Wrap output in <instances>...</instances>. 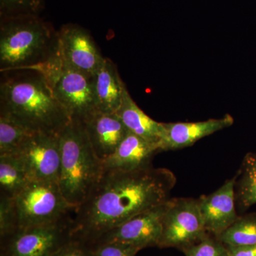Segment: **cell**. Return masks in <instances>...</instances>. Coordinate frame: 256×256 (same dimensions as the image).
Wrapping results in <instances>:
<instances>
[{"mask_svg":"<svg viewBox=\"0 0 256 256\" xmlns=\"http://www.w3.org/2000/svg\"><path fill=\"white\" fill-rule=\"evenodd\" d=\"M96 256H136L139 248L118 242H104L92 246Z\"/></svg>","mask_w":256,"mask_h":256,"instance_id":"25","label":"cell"},{"mask_svg":"<svg viewBox=\"0 0 256 256\" xmlns=\"http://www.w3.org/2000/svg\"><path fill=\"white\" fill-rule=\"evenodd\" d=\"M28 182L22 163L16 154L0 156V195L14 198Z\"/></svg>","mask_w":256,"mask_h":256,"instance_id":"18","label":"cell"},{"mask_svg":"<svg viewBox=\"0 0 256 256\" xmlns=\"http://www.w3.org/2000/svg\"><path fill=\"white\" fill-rule=\"evenodd\" d=\"M236 176L227 180L216 191L198 198L206 232L218 237L238 218L236 202Z\"/></svg>","mask_w":256,"mask_h":256,"instance_id":"12","label":"cell"},{"mask_svg":"<svg viewBox=\"0 0 256 256\" xmlns=\"http://www.w3.org/2000/svg\"><path fill=\"white\" fill-rule=\"evenodd\" d=\"M34 133L13 120L0 116V156L18 154Z\"/></svg>","mask_w":256,"mask_h":256,"instance_id":"20","label":"cell"},{"mask_svg":"<svg viewBox=\"0 0 256 256\" xmlns=\"http://www.w3.org/2000/svg\"><path fill=\"white\" fill-rule=\"evenodd\" d=\"M233 124V117L228 114L222 118L200 122H163V132L158 146L160 152L182 149Z\"/></svg>","mask_w":256,"mask_h":256,"instance_id":"13","label":"cell"},{"mask_svg":"<svg viewBox=\"0 0 256 256\" xmlns=\"http://www.w3.org/2000/svg\"><path fill=\"white\" fill-rule=\"evenodd\" d=\"M116 114L129 132L158 146L163 132V122H156L146 116L133 100L126 87Z\"/></svg>","mask_w":256,"mask_h":256,"instance_id":"17","label":"cell"},{"mask_svg":"<svg viewBox=\"0 0 256 256\" xmlns=\"http://www.w3.org/2000/svg\"><path fill=\"white\" fill-rule=\"evenodd\" d=\"M52 256H96V254L90 244L72 238Z\"/></svg>","mask_w":256,"mask_h":256,"instance_id":"26","label":"cell"},{"mask_svg":"<svg viewBox=\"0 0 256 256\" xmlns=\"http://www.w3.org/2000/svg\"><path fill=\"white\" fill-rule=\"evenodd\" d=\"M82 122L96 154L102 161L114 154L129 132L116 114L96 111Z\"/></svg>","mask_w":256,"mask_h":256,"instance_id":"14","label":"cell"},{"mask_svg":"<svg viewBox=\"0 0 256 256\" xmlns=\"http://www.w3.org/2000/svg\"><path fill=\"white\" fill-rule=\"evenodd\" d=\"M159 146L137 134L128 132L112 156L102 161L104 170L132 171L152 166Z\"/></svg>","mask_w":256,"mask_h":256,"instance_id":"15","label":"cell"},{"mask_svg":"<svg viewBox=\"0 0 256 256\" xmlns=\"http://www.w3.org/2000/svg\"><path fill=\"white\" fill-rule=\"evenodd\" d=\"M58 185L64 198L78 208L90 194L104 172L102 161L92 146L84 122L70 120L60 133Z\"/></svg>","mask_w":256,"mask_h":256,"instance_id":"4","label":"cell"},{"mask_svg":"<svg viewBox=\"0 0 256 256\" xmlns=\"http://www.w3.org/2000/svg\"><path fill=\"white\" fill-rule=\"evenodd\" d=\"M44 0H0V18L40 15Z\"/></svg>","mask_w":256,"mask_h":256,"instance_id":"22","label":"cell"},{"mask_svg":"<svg viewBox=\"0 0 256 256\" xmlns=\"http://www.w3.org/2000/svg\"><path fill=\"white\" fill-rule=\"evenodd\" d=\"M57 99L72 120L84 122L97 110L95 75H88L68 68L62 60L42 70Z\"/></svg>","mask_w":256,"mask_h":256,"instance_id":"6","label":"cell"},{"mask_svg":"<svg viewBox=\"0 0 256 256\" xmlns=\"http://www.w3.org/2000/svg\"><path fill=\"white\" fill-rule=\"evenodd\" d=\"M58 136L34 133L16 154L30 181L58 182L60 168Z\"/></svg>","mask_w":256,"mask_h":256,"instance_id":"9","label":"cell"},{"mask_svg":"<svg viewBox=\"0 0 256 256\" xmlns=\"http://www.w3.org/2000/svg\"><path fill=\"white\" fill-rule=\"evenodd\" d=\"M236 202L242 210L256 204V153H248L244 158L236 175Z\"/></svg>","mask_w":256,"mask_h":256,"instance_id":"19","label":"cell"},{"mask_svg":"<svg viewBox=\"0 0 256 256\" xmlns=\"http://www.w3.org/2000/svg\"><path fill=\"white\" fill-rule=\"evenodd\" d=\"M182 252L185 256H228L226 246L210 234Z\"/></svg>","mask_w":256,"mask_h":256,"instance_id":"23","label":"cell"},{"mask_svg":"<svg viewBox=\"0 0 256 256\" xmlns=\"http://www.w3.org/2000/svg\"><path fill=\"white\" fill-rule=\"evenodd\" d=\"M18 229L14 198L0 195V238Z\"/></svg>","mask_w":256,"mask_h":256,"instance_id":"24","label":"cell"},{"mask_svg":"<svg viewBox=\"0 0 256 256\" xmlns=\"http://www.w3.org/2000/svg\"><path fill=\"white\" fill-rule=\"evenodd\" d=\"M198 200L170 198L163 217L161 237L158 246L176 248L182 250L208 235Z\"/></svg>","mask_w":256,"mask_h":256,"instance_id":"8","label":"cell"},{"mask_svg":"<svg viewBox=\"0 0 256 256\" xmlns=\"http://www.w3.org/2000/svg\"><path fill=\"white\" fill-rule=\"evenodd\" d=\"M0 116L34 132L58 136L70 122L46 76L40 70L2 73Z\"/></svg>","mask_w":256,"mask_h":256,"instance_id":"2","label":"cell"},{"mask_svg":"<svg viewBox=\"0 0 256 256\" xmlns=\"http://www.w3.org/2000/svg\"><path fill=\"white\" fill-rule=\"evenodd\" d=\"M58 31L40 15L0 18V72H42L60 60Z\"/></svg>","mask_w":256,"mask_h":256,"instance_id":"3","label":"cell"},{"mask_svg":"<svg viewBox=\"0 0 256 256\" xmlns=\"http://www.w3.org/2000/svg\"><path fill=\"white\" fill-rule=\"evenodd\" d=\"M73 218L16 229L0 238V256H52L72 238Z\"/></svg>","mask_w":256,"mask_h":256,"instance_id":"7","label":"cell"},{"mask_svg":"<svg viewBox=\"0 0 256 256\" xmlns=\"http://www.w3.org/2000/svg\"><path fill=\"white\" fill-rule=\"evenodd\" d=\"M124 82L120 76L117 66L106 58L95 75L96 106L99 112L116 114L124 96Z\"/></svg>","mask_w":256,"mask_h":256,"instance_id":"16","label":"cell"},{"mask_svg":"<svg viewBox=\"0 0 256 256\" xmlns=\"http://www.w3.org/2000/svg\"><path fill=\"white\" fill-rule=\"evenodd\" d=\"M227 248L228 256H256V245L227 246Z\"/></svg>","mask_w":256,"mask_h":256,"instance_id":"27","label":"cell"},{"mask_svg":"<svg viewBox=\"0 0 256 256\" xmlns=\"http://www.w3.org/2000/svg\"><path fill=\"white\" fill-rule=\"evenodd\" d=\"M58 37L62 64L88 75H96L106 57L90 32L80 25L67 24L60 28Z\"/></svg>","mask_w":256,"mask_h":256,"instance_id":"11","label":"cell"},{"mask_svg":"<svg viewBox=\"0 0 256 256\" xmlns=\"http://www.w3.org/2000/svg\"><path fill=\"white\" fill-rule=\"evenodd\" d=\"M217 238L227 246L256 245V214L238 216Z\"/></svg>","mask_w":256,"mask_h":256,"instance_id":"21","label":"cell"},{"mask_svg":"<svg viewBox=\"0 0 256 256\" xmlns=\"http://www.w3.org/2000/svg\"><path fill=\"white\" fill-rule=\"evenodd\" d=\"M170 200L162 204L134 216L104 234L94 244L118 242L129 244L140 249L158 247L162 234L163 217Z\"/></svg>","mask_w":256,"mask_h":256,"instance_id":"10","label":"cell"},{"mask_svg":"<svg viewBox=\"0 0 256 256\" xmlns=\"http://www.w3.org/2000/svg\"><path fill=\"white\" fill-rule=\"evenodd\" d=\"M14 202L18 228L56 223L74 216L76 210L55 182L30 181Z\"/></svg>","mask_w":256,"mask_h":256,"instance_id":"5","label":"cell"},{"mask_svg":"<svg viewBox=\"0 0 256 256\" xmlns=\"http://www.w3.org/2000/svg\"><path fill=\"white\" fill-rule=\"evenodd\" d=\"M176 176L165 168L104 170L86 201L76 210L72 238L94 246L104 234L170 198Z\"/></svg>","mask_w":256,"mask_h":256,"instance_id":"1","label":"cell"}]
</instances>
